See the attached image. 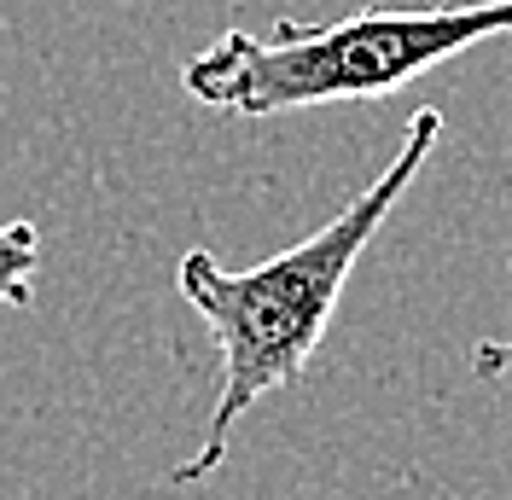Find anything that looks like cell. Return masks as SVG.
Wrapping results in <instances>:
<instances>
[{"instance_id":"obj_1","label":"cell","mask_w":512,"mask_h":500,"mask_svg":"<svg viewBox=\"0 0 512 500\" xmlns=\"http://www.w3.org/2000/svg\"><path fill=\"white\" fill-rule=\"evenodd\" d=\"M437 134H443V111L437 105L414 111L408 134H402V152L390 157V169H384L379 181H367L303 245L280 250V256H268L256 268H227L222 256L204 245L181 256L175 285H181L187 309L216 338L222 390H216V407H210V425H204L198 454L169 471L175 489H187V483H198V477H210V471L222 466L233 425L268 390H297L303 384L320 338H326V326L338 314V297H344L355 262H361V250L379 239L384 216L402 204V192L414 187V175L431 163Z\"/></svg>"},{"instance_id":"obj_2","label":"cell","mask_w":512,"mask_h":500,"mask_svg":"<svg viewBox=\"0 0 512 500\" xmlns=\"http://www.w3.org/2000/svg\"><path fill=\"white\" fill-rule=\"evenodd\" d=\"M512 35V0L472 6H367L332 24H291L274 35L227 30L216 47L181 64V88L210 111L233 117H280L309 105H350L408 88L419 70L448 64L454 53Z\"/></svg>"},{"instance_id":"obj_3","label":"cell","mask_w":512,"mask_h":500,"mask_svg":"<svg viewBox=\"0 0 512 500\" xmlns=\"http://www.w3.org/2000/svg\"><path fill=\"white\" fill-rule=\"evenodd\" d=\"M35 268H41V227L35 221H0V303L30 309Z\"/></svg>"},{"instance_id":"obj_4","label":"cell","mask_w":512,"mask_h":500,"mask_svg":"<svg viewBox=\"0 0 512 500\" xmlns=\"http://www.w3.org/2000/svg\"><path fill=\"white\" fill-rule=\"evenodd\" d=\"M472 373L512 378V338H483V344H472Z\"/></svg>"}]
</instances>
